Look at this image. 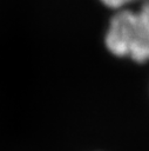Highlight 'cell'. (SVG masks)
<instances>
[{"instance_id":"1","label":"cell","mask_w":149,"mask_h":151,"mask_svg":"<svg viewBox=\"0 0 149 151\" xmlns=\"http://www.w3.org/2000/svg\"><path fill=\"white\" fill-rule=\"evenodd\" d=\"M104 45L115 57L149 61V0H143L137 12L117 9L106 31Z\"/></svg>"},{"instance_id":"2","label":"cell","mask_w":149,"mask_h":151,"mask_svg":"<svg viewBox=\"0 0 149 151\" xmlns=\"http://www.w3.org/2000/svg\"><path fill=\"white\" fill-rule=\"evenodd\" d=\"M135 0H100V2H102L104 6L109 7V8H114V9H122L126 8V6L130 2H134Z\"/></svg>"},{"instance_id":"3","label":"cell","mask_w":149,"mask_h":151,"mask_svg":"<svg viewBox=\"0 0 149 151\" xmlns=\"http://www.w3.org/2000/svg\"><path fill=\"white\" fill-rule=\"evenodd\" d=\"M135 1H137V0H135Z\"/></svg>"}]
</instances>
